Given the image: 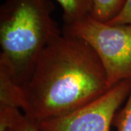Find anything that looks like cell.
<instances>
[{"mask_svg":"<svg viewBox=\"0 0 131 131\" xmlns=\"http://www.w3.org/2000/svg\"><path fill=\"white\" fill-rule=\"evenodd\" d=\"M51 0H5L0 7V70L23 84L44 49L62 31Z\"/></svg>","mask_w":131,"mask_h":131,"instance_id":"2","label":"cell"},{"mask_svg":"<svg viewBox=\"0 0 131 131\" xmlns=\"http://www.w3.org/2000/svg\"><path fill=\"white\" fill-rule=\"evenodd\" d=\"M109 24H131V0H126L121 12L112 20L108 22Z\"/></svg>","mask_w":131,"mask_h":131,"instance_id":"9","label":"cell"},{"mask_svg":"<svg viewBox=\"0 0 131 131\" xmlns=\"http://www.w3.org/2000/svg\"><path fill=\"white\" fill-rule=\"evenodd\" d=\"M20 88L21 110L36 122L74 112L110 89L93 50L63 32L41 52Z\"/></svg>","mask_w":131,"mask_h":131,"instance_id":"1","label":"cell"},{"mask_svg":"<svg viewBox=\"0 0 131 131\" xmlns=\"http://www.w3.org/2000/svg\"><path fill=\"white\" fill-rule=\"evenodd\" d=\"M62 32L87 42L101 61L108 88L131 80V24H109L90 15L63 25Z\"/></svg>","mask_w":131,"mask_h":131,"instance_id":"3","label":"cell"},{"mask_svg":"<svg viewBox=\"0 0 131 131\" xmlns=\"http://www.w3.org/2000/svg\"><path fill=\"white\" fill-rule=\"evenodd\" d=\"M113 125L117 127V131H131V90L125 105L117 112L114 118Z\"/></svg>","mask_w":131,"mask_h":131,"instance_id":"7","label":"cell"},{"mask_svg":"<svg viewBox=\"0 0 131 131\" xmlns=\"http://www.w3.org/2000/svg\"><path fill=\"white\" fill-rule=\"evenodd\" d=\"M126 0H93L90 16L103 23L114 18L123 8Z\"/></svg>","mask_w":131,"mask_h":131,"instance_id":"6","label":"cell"},{"mask_svg":"<svg viewBox=\"0 0 131 131\" xmlns=\"http://www.w3.org/2000/svg\"><path fill=\"white\" fill-rule=\"evenodd\" d=\"M131 90V80L116 84L102 96L74 112L37 122L40 131H111L114 118Z\"/></svg>","mask_w":131,"mask_h":131,"instance_id":"4","label":"cell"},{"mask_svg":"<svg viewBox=\"0 0 131 131\" xmlns=\"http://www.w3.org/2000/svg\"><path fill=\"white\" fill-rule=\"evenodd\" d=\"M63 9L64 25L74 24L90 15L93 0H56Z\"/></svg>","mask_w":131,"mask_h":131,"instance_id":"5","label":"cell"},{"mask_svg":"<svg viewBox=\"0 0 131 131\" xmlns=\"http://www.w3.org/2000/svg\"><path fill=\"white\" fill-rule=\"evenodd\" d=\"M5 131H40L37 125V122L28 116H24L19 119L14 125Z\"/></svg>","mask_w":131,"mask_h":131,"instance_id":"8","label":"cell"}]
</instances>
